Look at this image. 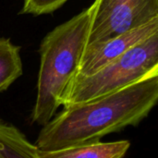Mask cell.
Segmentation results:
<instances>
[{
    "mask_svg": "<svg viewBox=\"0 0 158 158\" xmlns=\"http://www.w3.org/2000/svg\"><path fill=\"white\" fill-rule=\"evenodd\" d=\"M69 0H23L20 13L40 16L50 14Z\"/></svg>",
    "mask_w": 158,
    "mask_h": 158,
    "instance_id": "9c48e42d",
    "label": "cell"
},
{
    "mask_svg": "<svg viewBox=\"0 0 158 158\" xmlns=\"http://www.w3.org/2000/svg\"><path fill=\"white\" fill-rule=\"evenodd\" d=\"M0 158H39V155L19 129L0 119Z\"/></svg>",
    "mask_w": 158,
    "mask_h": 158,
    "instance_id": "52a82bcc",
    "label": "cell"
},
{
    "mask_svg": "<svg viewBox=\"0 0 158 158\" xmlns=\"http://www.w3.org/2000/svg\"><path fill=\"white\" fill-rule=\"evenodd\" d=\"M158 73L115 93L66 106L43 126L35 141L40 151L94 143L107 134L139 125L156 105Z\"/></svg>",
    "mask_w": 158,
    "mask_h": 158,
    "instance_id": "6da1fadb",
    "label": "cell"
},
{
    "mask_svg": "<svg viewBox=\"0 0 158 158\" xmlns=\"http://www.w3.org/2000/svg\"><path fill=\"white\" fill-rule=\"evenodd\" d=\"M131 147L128 140L94 143L55 151L38 150L39 158H124Z\"/></svg>",
    "mask_w": 158,
    "mask_h": 158,
    "instance_id": "8992f818",
    "label": "cell"
},
{
    "mask_svg": "<svg viewBox=\"0 0 158 158\" xmlns=\"http://www.w3.org/2000/svg\"><path fill=\"white\" fill-rule=\"evenodd\" d=\"M87 45L140 28L158 18V0H95Z\"/></svg>",
    "mask_w": 158,
    "mask_h": 158,
    "instance_id": "277c9868",
    "label": "cell"
},
{
    "mask_svg": "<svg viewBox=\"0 0 158 158\" xmlns=\"http://www.w3.org/2000/svg\"><path fill=\"white\" fill-rule=\"evenodd\" d=\"M90 7L56 27L40 45V69L37 95L31 122L44 126L49 122L76 78L87 45L90 29Z\"/></svg>",
    "mask_w": 158,
    "mask_h": 158,
    "instance_id": "7a4b0ae2",
    "label": "cell"
},
{
    "mask_svg": "<svg viewBox=\"0 0 158 158\" xmlns=\"http://www.w3.org/2000/svg\"><path fill=\"white\" fill-rule=\"evenodd\" d=\"M20 47L9 39L0 38V93L6 91L22 74Z\"/></svg>",
    "mask_w": 158,
    "mask_h": 158,
    "instance_id": "ba28073f",
    "label": "cell"
},
{
    "mask_svg": "<svg viewBox=\"0 0 158 158\" xmlns=\"http://www.w3.org/2000/svg\"><path fill=\"white\" fill-rule=\"evenodd\" d=\"M156 33H158V18L106 41L86 45L76 77H87L97 72Z\"/></svg>",
    "mask_w": 158,
    "mask_h": 158,
    "instance_id": "5b68a950",
    "label": "cell"
},
{
    "mask_svg": "<svg viewBox=\"0 0 158 158\" xmlns=\"http://www.w3.org/2000/svg\"><path fill=\"white\" fill-rule=\"evenodd\" d=\"M158 73V33L87 77H76L63 101L64 107L115 93Z\"/></svg>",
    "mask_w": 158,
    "mask_h": 158,
    "instance_id": "3957f363",
    "label": "cell"
}]
</instances>
